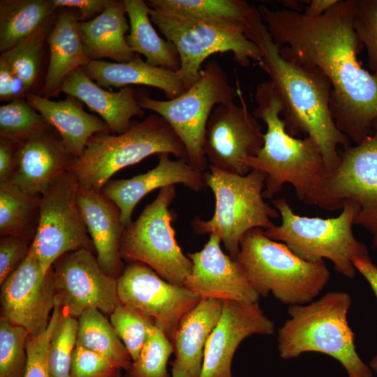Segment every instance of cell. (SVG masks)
Instances as JSON below:
<instances>
[{"mask_svg":"<svg viewBox=\"0 0 377 377\" xmlns=\"http://www.w3.org/2000/svg\"><path fill=\"white\" fill-rule=\"evenodd\" d=\"M109 377H122V376H121L120 372L119 371L117 374H114V375H112L111 376H109Z\"/></svg>","mask_w":377,"mask_h":377,"instance_id":"cell-50","label":"cell"},{"mask_svg":"<svg viewBox=\"0 0 377 377\" xmlns=\"http://www.w3.org/2000/svg\"><path fill=\"white\" fill-rule=\"evenodd\" d=\"M24 84L18 79L10 66L0 57V98L1 101L19 98L27 94Z\"/></svg>","mask_w":377,"mask_h":377,"instance_id":"cell-45","label":"cell"},{"mask_svg":"<svg viewBox=\"0 0 377 377\" xmlns=\"http://www.w3.org/2000/svg\"><path fill=\"white\" fill-rule=\"evenodd\" d=\"M52 269L55 302L73 317L77 318L89 309L110 316L121 303L117 279L101 269L91 250L66 253L54 262Z\"/></svg>","mask_w":377,"mask_h":377,"instance_id":"cell-15","label":"cell"},{"mask_svg":"<svg viewBox=\"0 0 377 377\" xmlns=\"http://www.w3.org/2000/svg\"><path fill=\"white\" fill-rule=\"evenodd\" d=\"M274 329L258 302L223 301L220 320L205 346L199 377H232V361L241 342L253 334H273Z\"/></svg>","mask_w":377,"mask_h":377,"instance_id":"cell-18","label":"cell"},{"mask_svg":"<svg viewBox=\"0 0 377 377\" xmlns=\"http://www.w3.org/2000/svg\"><path fill=\"white\" fill-rule=\"evenodd\" d=\"M1 318L36 336L47 327L55 306L52 269L45 273L31 246L22 265L1 284Z\"/></svg>","mask_w":377,"mask_h":377,"instance_id":"cell-17","label":"cell"},{"mask_svg":"<svg viewBox=\"0 0 377 377\" xmlns=\"http://www.w3.org/2000/svg\"><path fill=\"white\" fill-rule=\"evenodd\" d=\"M154 9L226 27H241L246 35L263 22L258 8L243 0H149Z\"/></svg>","mask_w":377,"mask_h":377,"instance_id":"cell-29","label":"cell"},{"mask_svg":"<svg viewBox=\"0 0 377 377\" xmlns=\"http://www.w3.org/2000/svg\"><path fill=\"white\" fill-rule=\"evenodd\" d=\"M353 263L356 271L367 281L377 298V266L369 256L354 258ZM369 367L377 374V355L370 361Z\"/></svg>","mask_w":377,"mask_h":377,"instance_id":"cell-46","label":"cell"},{"mask_svg":"<svg viewBox=\"0 0 377 377\" xmlns=\"http://www.w3.org/2000/svg\"><path fill=\"white\" fill-rule=\"evenodd\" d=\"M77 320L76 346L104 356L119 370L128 369L132 358L103 313L96 309H89L84 311Z\"/></svg>","mask_w":377,"mask_h":377,"instance_id":"cell-33","label":"cell"},{"mask_svg":"<svg viewBox=\"0 0 377 377\" xmlns=\"http://www.w3.org/2000/svg\"><path fill=\"white\" fill-rule=\"evenodd\" d=\"M64 92L80 100L97 113L108 126L112 134L119 135L129 129L134 117H141L145 110L138 101V93L132 86L118 91L104 89L77 68L64 80L59 93Z\"/></svg>","mask_w":377,"mask_h":377,"instance_id":"cell-23","label":"cell"},{"mask_svg":"<svg viewBox=\"0 0 377 377\" xmlns=\"http://www.w3.org/2000/svg\"><path fill=\"white\" fill-rule=\"evenodd\" d=\"M78 16L65 9L56 18L47 38L50 62L43 92L46 98L59 93L64 78L73 71L90 62L79 32Z\"/></svg>","mask_w":377,"mask_h":377,"instance_id":"cell-28","label":"cell"},{"mask_svg":"<svg viewBox=\"0 0 377 377\" xmlns=\"http://www.w3.org/2000/svg\"><path fill=\"white\" fill-rule=\"evenodd\" d=\"M77 318L66 313L62 309L49 345L50 377H70L72 355L77 343Z\"/></svg>","mask_w":377,"mask_h":377,"instance_id":"cell-38","label":"cell"},{"mask_svg":"<svg viewBox=\"0 0 377 377\" xmlns=\"http://www.w3.org/2000/svg\"><path fill=\"white\" fill-rule=\"evenodd\" d=\"M221 242L219 236L210 234L200 251L187 254L192 269L183 286L202 299L258 302L260 295L237 261L223 252Z\"/></svg>","mask_w":377,"mask_h":377,"instance_id":"cell-19","label":"cell"},{"mask_svg":"<svg viewBox=\"0 0 377 377\" xmlns=\"http://www.w3.org/2000/svg\"><path fill=\"white\" fill-rule=\"evenodd\" d=\"M84 73L103 88H123L142 84L162 90L168 100L173 99L186 90L177 72L153 66L138 56L128 62L91 60L82 67Z\"/></svg>","mask_w":377,"mask_h":377,"instance_id":"cell-25","label":"cell"},{"mask_svg":"<svg viewBox=\"0 0 377 377\" xmlns=\"http://www.w3.org/2000/svg\"><path fill=\"white\" fill-rule=\"evenodd\" d=\"M176 197L175 185L160 189L135 221L125 227L119 251L122 259L151 268L170 283L183 286L192 263L176 239L170 206Z\"/></svg>","mask_w":377,"mask_h":377,"instance_id":"cell-12","label":"cell"},{"mask_svg":"<svg viewBox=\"0 0 377 377\" xmlns=\"http://www.w3.org/2000/svg\"><path fill=\"white\" fill-rule=\"evenodd\" d=\"M172 377H188L184 369L175 360L171 362Z\"/></svg>","mask_w":377,"mask_h":377,"instance_id":"cell-49","label":"cell"},{"mask_svg":"<svg viewBox=\"0 0 377 377\" xmlns=\"http://www.w3.org/2000/svg\"><path fill=\"white\" fill-rule=\"evenodd\" d=\"M235 260L260 297L272 293L289 306L311 302L330 276L324 261L304 260L260 228L243 236Z\"/></svg>","mask_w":377,"mask_h":377,"instance_id":"cell-5","label":"cell"},{"mask_svg":"<svg viewBox=\"0 0 377 377\" xmlns=\"http://www.w3.org/2000/svg\"><path fill=\"white\" fill-rule=\"evenodd\" d=\"M40 195H31L10 181L0 182V235L32 242L38 225Z\"/></svg>","mask_w":377,"mask_h":377,"instance_id":"cell-32","label":"cell"},{"mask_svg":"<svg viewBox=\"0 0 377 377\" xmlns=\"http://www.w3.org/2000/svg\"><path fill=\"white\" fill-rule=\"evenodd\" d=\"M45 24L12 49L1 54L26 91L34 85L38 77L40 53L47 32Z\"/></svg>","mask_w":377,"mask_h":377,"instance_id":"cell-37","label":"cell"},{"mask_svg":"<svg viewBox=\"0 0 377 377\" xmlns=\"http://www.w3.org/2000/svg\"><path fill=\"white\" fill-rule=\"evenodd\" d=\"M351 303L348 293L330 291L306 304L290 305V318L278 332L280 357L289 360L320 353L341 363L348 377H372V370L357 353L355 333L348 323Z\"/></svg>","mask_w":377,"mask_h":377,"instance_id":"cell-4","label":"cell"},{"mask_svg":"<svg viewBox=\"0 0 377 377\" xmlns=\"http://www.w3.org/2000/svg\"><path fill=\"white\" fill-rule=\"evenodd\" d=\"M119 302L152 318L172 341L182 317L201 297L184 287L172 284L147 265L130 263L117 279Z\"/></svg>","mask_w":377,"mask_h":377,"instance_id":"cell-16","label":"cell"},{"mask_svg":"<svg viewBox=\"0 0 377 377\" xmlns=\"http://www.w3.org/2000/svg\"><path fill=\"white\" fill-rule=\"evenodd\" d=\"M52 0H1L0 51L5 52L48 23Z\"/></svg>","mask_w":377,"mask_h":377,"instance_id":"cell-31","label":"cell"},{"mask_svg":"<svg viewBox=\"0 0 377 377\" xmlns=\"http://www.w3.org/2000/svg\"><path fill=\"white\" fill-rule=\"evenodd\" d=\"M77 202L100 267L118 279L125 267L119 251L125 226L119 207L101 191L80 186Z\"/></svg>","mask_w":377,"mask_h":377,"instance_id":"cell-22","label":"cell"},{"mask_svg":"<svg viewBox=\"0 0 377 377\" xmlns=\"http://www.w3.org/2000/svg\"><path fill=\"white\" fill-rule=\"evenodd\" d=\"M129 19L130 33L126 42L132 51L142 54L146 62L174 72L180 68V59L175 45L161 38L149 16L150 7L142 0H123Z\"/></svg>","mask_w":377,"mask_h":377,"instance_id":"cell-30","label":"cell"},{"mask_svg":"<svg viewBox=\"0 0 377 377\" xmlns=\"http://www.w3.org/2000/svg\"><path fill=\"white\" fill-rule=\"evenodd\" d=\"M31 243L20 236H1L0 285L24 261L29 253Z\"/></svg>","mask_w":377,"mask_h":377,"instance_id":"cell-43","label":"cell"},{"mask_svg":"<svg viewBox=\"0 0 377 377\" xmlns=\"http://www.w3.org/2000/svg\"><path fill=\"white\" fill-rule=\"evenodd\" d=\"M79 186L75 175L67 171L40 195L38 225L31 246L45 273L66 253L95 251L77 202Z\"/></svg>","mask_w":377,"mask_h":377,"instance_id":"cell-13","label":"cell"},{"mask_svg":"<svg viewBox=\"0 0 377 377\" xmlns=\"http://www.w3.org/2000/svg\"><path fill=\"white\" fill-rule=\"evenodd\" d=\"M51 128L26 99L15 98L0 107V138L17 145Z\"/></svg>","mask_w":377,"mask_h":377,"instance_id":"cell-34","label":"cell"},{"mask_svg":"<svg viewBox=\"0 0 377 377\" xmlns=\"http://www.w3.org/2000/svg\"><path fill=\"white\" fill-rule=\"evenodd\" d=\"M255 101L253 114L263 120L267 130L263 146L244 164L265 173L264 198H272L288 183L298 199L306 203L327 174L318 145L309 136L296 138L286 131L281 103L270 81L257 86Z\"/></svg>","mask_w":377,"mask_h":377,"instance_id":"cell-3","label":"cell"},{"mask_svg":"<svg viewBox=\"0 0 377 377\" xmlns=\"http://www.w3.org/2000/svg\"><path fill=\"white\" fill-rule=\"evenodd\" d=\"M281 223L264 230L269 238L285 244L295 255L309 262L330 260L335 270L349 279L355 276L353 259L369 256L367 246L353 234L358 207L346 201L334 218L302 216L294 213L284 198L272 201Z\"/></svg>","mask_w":377,"mask_h":377,"instance_id":"cell-8","label":"cell"},{"mask_svg":"<svg viewBox=\"0 0 377 377\" xmlns=\"http://www.w3.org/2000/svg\"><path fill=\"white\" fill-rule=\"evenodd\" d=\"M75 159L51 128L17 145L9 181L29 195H42L57 178L70 170Z\"/></svg>","mask_w":377,"mask_h":377,"instance_id":"cell-20","label":"cell"},{"mask_svg":"<svg viewBox=\"0 0 377 377\" xmlns=\"http://www.w3.org/2000/svg\"><path fill=\"white\" fill-rule=\"evenodd\" d=\"M120 370L104 356L76 346L71 359L70 377H109Z\"/></svg>","mask_w":377,"mask_h":377,"instance_id":"cell-42","label":"cell"},{"mask_svg":"<svg viewBox=\"0 0 377 377\" xmlns=\"http://www.w3.org/2000/svg\"><path fill=\"white\" fill-rule=\"evenodd\" d=\"M61 311L59 304L55 302L46 330L36 336L29 335L27 342V366L24 377H50L48 364L49 345Z\"/></svg>","mask_w":377,"mask_h":377,"instance_id":"cell-40","label":"cell"},{"mask_svg":"<svg viewBox=\"0 0 377 377\" xmlns=\"http://www.w3.org/2000/svg\"><path fill=\"white\" fill-rule=\"evenodd\" d=\"M340 0H311L302 13L309 17L323 15L333 8Z\"/></svg>","mask_w":377,"mask_h":377,"instance_id":"cell-48","label":"cell"},{"mask_svg":"<svg viewBox=\"0 0 377 377\" xmlns=\"http://www.w3.org/2000/svg\"><path fill=\"white\" fill-rule=\"evenodd\" d=\"M237 92L239 105L231 101L217 105L212 110L205 128L203 151L209 165L245 175L251 170L244 161L262 148L264 133L239 87Z\"/></svg>","mask_w":377,"mask_h":377,"instance_id":"cell-14","label":"cell"},{"mask_svg":"<svg viewBox=\"0 0 377 377\" xmlns=\"http://www.w3.org/2000/svg\"><path fill=\"white\" fill-rule=\"evenodd\" d=\"M173 351L172 341L155 324L125 377H170L167 364Z\"/></svg>","mask_w":377,"mask_h":377,"instance_id":"cell-35","label":"cell"},{"mask_svg":"<svg viewBox=\"0 0 377 377\" xmlns=\"http://www.w3.org/2000/svg\"><path fill=\"white\" fill-rule=\"evenodd\" d=\"M208 168L204 181L214 195V212L207 221L195 217L192 228L198 235L219 236L228 255L235 260L243 236L253 228H271L274 225L271 219L280 215L264 200V172L251 170L240 175L211 165Z\"/></svg>","mask_w":377,"mask_h":377,"instance_id":"cell-7","label":"cell"},{"mask_svg":"<svg viewBox=\"0 0 377 377\" xmlns=\"http://www.w3.org/2000/svg\"><path fill=\"white\" fill-rule=\"evenodd\" d=\"M109 317L114 331L134 361L145 343L151 329L155 325L154 319L139 310L121 303Z\"/></svg>","mask_w":377,"mask_h":377,"instance_id":"cell-36","label":"cell"},{"mask_svg":"<svg viewBox=\"0 0 377 377\" xmlns=\"http://www.w3.org/2000/svg\"><path fill=\"white\" fill-rule=\"evenodd\" d=\"M254 43L262 50L258 64L279 97L286 131L294 137L304 134L312 138L320 149L327 173L331 172L341 159L339 147L348 148L350 141L332 117L330 82L315 67L285 59L266 26Z\"/></svg>","mask_w":377,"mask_h":377,"instance_id":"cell-2","label":"cell"},{"mask_svg":"<svg viewBox=\"0 0 377 377\" xmlns=\"http://www.w3.org/2000/svg\"><path fill=\"white\" fill-rule=\"evenodd\" d=\"M28 332L0 318V377H24Z\"/></svg>","mask_w":377,"mask_h":377,"instance_id":"cell-39","label":"cell"},{"mask_svg":"<svg viewBox=\"0 0 377 377\" xmlns=\"http://www.w3.org/2000/svg\"><path fill=\"white\" fill-rule=\"evenodd\" d=\"M126 14L124 1L112 0L96 17L79 22L80 36L91 61L107 58L128 62L139 56L126 42L130 24Z\"/></svg>","mask_w":377,"mask_h":377,"instance_id":"cell-26","label":"cell"},{"mask_svg":"<svg viewBox=\"0 0 377 377\" xmlns=\"http://www.w3.org/2000/svg\"><path fill=\"white\" fill-rule=\"evenodd\" d=\"M158 156L155 168L130 179L110 180L101 191L117 205L125 227L132 223L135 206L152 191L179 184L199 192L205 186L204 172L193 168L186 159L173 161L165 153Z\"/></svg>","mask_w":377,"mask_h":377,"instance_id":"cell-21","label":"cell"},{"mask_svg":"<svg viewBox=\"0 0 377 377\" xmlns=\"http://www.w3.org/2000/svg\"><path fill=\"white\" fill-rule=\"evenodd\" d=\"M24 98L59 133L68 151L75 158L83 153L91 137L98 133H111L106 123L87 113L82 103L75 97L67 96L64 100L55 101L27 92Z\"/></svg>","mask_w":377,"mask_h":377,"instance_id":"cell-24","label":"cell"},{"mask_svg":"<svg viewBox=\"0 0 377 377\" xmlns=\"http://www.w3.org/2000/svg\"><path fill=\"white\" fill-rule=\"evenodd\" d=\"M372 131L361 143L340 151L339 163L325 175L306 204L335 211L346 201L354 202L358 207L354 225L369 233L377 249V120Z\"/></svg>","mask_w":377,"mask_h":377,"instance_id":"cell-11","label":"cell"},{"mask_svg":"<svg viewBox=\"0 0 377 377\" xmlns=\"http://www.w3.org/2000/svg\"><path fill=\"white\" fill-rule=\"evenodd\" d=\"M149 16L177 48L180 59L177 73L186 90L198 80L203 62L214 54L230 52L242 67L262 58L260 47L246 38L244 27L207 23L151 7Z\"/></svg>","mask_w":377,"mask_h":377,"instance_id":"cell-10","label":"cell"},{"mask_svg":"<svg viewBox=\"0 0 377 377\" xmlns=\"http://www.w3.org/2000/svg\"><path fill=\"white\" fill-rule=\"evenodd\" d=\"M357 0H340L317 17L287 8L258 9L286 60L319 69L332 85L330 108L339 130L357 145L377 120V75L362 67L364 46L353 20Z\"/></svg>","mask_w":377,"mask_h":377,"instance_id":"cell-1","label":"cell"},{"mask_svg":"<svg viewBox=\"0 0 377 377\" xmlns=\"http://www.w3.org/2000/svg\"><path fill=\"white\" fill-rule=\"evenodd\" d=\"M237 90L216 61H209L202 69L198 80L180 96L159 101L138 94L144 110L154 112L165 119L184 145L186 161L195 169L205 172L209 164L203 151L206 126L214 108L234 101Z\"/></svg>","mask_w":377,"mask_h":377,"instance_id":"cell-9","label":"cell"},{"mask_svg":"<svg viewBox=\"0 0 377 377\" xmlns=\"http://www.w3.org/2000/svg\"><path fill=\"white\" fill-rule=\"evenodd\" d=\"M56 8L76 9L80 15V22L87 20L96 13L103 12L112 3V0H52Z\"/></svg>","mask_w":377,"mask_h":377,"instance_id":"cell-44","label":"cell"},{"mask_svg":"<svg viewBox=\"0 0 377 377\" xmlns=\"http://www.w3.org/2000/svg\"><path fill=\"white\" fill-rule=\"evenodd\" d=\"M223 301L201 299L181 319L172 339L175 358L188 377H199L206 343L218 324Z\"/></svg>","mask_w":377,"mask_h":377,"instance_id":"cell-27","label":"cell"},{"mask_svg":"<svg viewBox=\"0 0 377 377\" xmlns=\"http://www.w3.org/2000/svg\"><path fill=\"white\" fill-rule=\"evenodd\" d=\"M353 25L367 50L369 68L377 75V0H357Z\"/></svg>","mask_w":377,"mask_h":377,"instance_id":"cell-41","label":"cell"},{"mask_svg":"<svg viewBox=\"0 0 377 377\" xmlns=\"http://www.w3.org/2000/svg\"><path fill=\"white\" fill-rule=\"evenodd\" d=\"M163 153L186 160V149L178 135L165 119L155 113L133 122L121 134L98 133L91 137L69 171L80 186L101 191L119 170Z\"/></svg>","mask_w":377,"mask_h":377,"instance_id":"cell-6","label":"cell"},{"mask_svg":"<svg viewBox=\"0 0 377 377\" xmlns=\"http://www.w3.org/2000/svg\"><path fill=\"white\" fill-rule=\"evenodd\" d=\"M17 145L0 138V182L9 181L15 166V154Z\"/></svg>","mask_w":377,"mask_h":377,"instance_id":"cell-47","label":"cell"}]
</instances>
